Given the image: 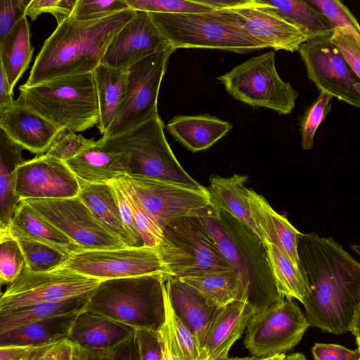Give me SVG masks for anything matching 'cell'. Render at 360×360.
I'll return each mask as SVG.
<instances>
[{
	"mask_svg": "<svg viewBox=\"0 0 360 360\" xmlns=\"http://www.w3.org/2000/svg\"><path fill=\"white\" fill-rule=\"evenodd\" d=\"M218 79L235 99L281 115L291 112L299 96L290 82L279 76L273 51L242 63Z\"/></svg>",
	"mask_w": 360,
	"mask_h": 360,
	"instance_id": "9",
	"label": "cell"
},
{
	"mask_svg": "<svg viewBox=\"0 0 360 360\" xmlns=\"http://www.w3.org/2000/svg\"><path fill=\"white\" fill-rule=\"evenodd\" d=\"M285 360H307L306 356L302 353H293L286 356Z\"/></svg>",
	"mask_w": 360,
	"mask_h": 360,
	"instance_id": "61",
	"label": "cell"
},
{
	"mask_svg": "<svg viewBox=\"0 0 360 360\" xmlns=\"http://www.w3.org/2000/svg\"><path fill=\"white\" fill-rule=\"evenodd\" d=\"M248 357H226L219 360H248Z\"/></svg>",
	"mask_w": 360,
	"mask_h": 360,
	"instance_id": "63",
	"label": "cell"
},
{
	"mask_svg": "<svg viewBox=\"0 0 360 360\" xmlns=\"http://www.w3.org/2000/svg\"><path fill=\"white\" fill-rule=\"evenodd\" d=\"M172 47L150 14L136 11L132 19L109 44L102 64L128 70L133 65L153 53Z\"/></svg>",
	"mask_w": 360,
	"mask_h": 360,
	"instance_id": "18",
	"label": "cell"
},
{
	"mask_svg": "<svg viewBox=\"0 0 360 360\" xmlns=\"http://www.w3.org/2000/svg\"><path fill=\"white\" fill-rule=\"evenodd\" d=\"M134 11L158 13H196L213 10L196 0H126Z\"/></svg>",
	"mask_w": 360,
	"mask_h": 360,
	"instance_id": "45",
	"label": "cell"
},
{
	"mask_svg": "<svg viewBox=\"0 0 360 360\" xmlns=\"http://www.w3.org/2000/svg\"><path fill=\"white\" fill-rule=\"evenodd\" d=\"M259 1L300 28L309 40L331 36L335 30L309 0Z\"/></svg>",
	"mask_w": 360,
	"mask_h": 360,
	"instance_id": "32",
	"label": "cell"
},
{
	"mask_svg": "<svg viewBox=\"0 0 360 360\" xmlns=\"http://www.w3.org/2000/svg\"><path fill=\"white\" fill-rule=\"evenodd\" d=\"M126 178L136 226L142 238L143 246L158 248L162 242L163 231L143 207L127 175Z\"/></svg>",
	"mask_w": 360,
	"mask_h": 360,
	"instance_id": "43",
	"label": "cell"
},
{
	"mask_svg": "<svg viewBox=\"0 0 360 360\" xmlns=\"http://www.w3.org/2000/svg\"><path fill=\"white\" fill-rule=\"evenodd\" d=\"M164 274L101 281L86 309L136 330L159 333L165 321Z\"/></svg>",
	"mask_w": 360,
	"mask_h": 360,
	"instance_id": "4",
	"label": "cell"
},
{
	"mask_svg": "<svg viewBox=\"0 0 360 360\" xmlns=\"http://www.w3.org/2000/svg\"><path fill=\"white\" fill-rule=\"evenodd\" d=\"M166 128L178 141L193 152L211 147L233 129L226 121L210 115H176Z\"/></svg>",
	"mask_w": 360,
	"mask_h": 360,
	"instance_id": "26",
	"label": "cell"
},
{
	"mask_svg": "<svg viewBox=\"0 0 360 360\" xmlns=\"http://www.w3.org/2000/svg\"><path fill=\"white\" fill-rule=\"evenodd\" d=\"M264 244L278 292L284 297L297 299L302 304L310 291L300 269L278 247L269 242Z\"/></svg>",
	"mask_w": 360,
	"mask_h": 360,
	"instance_id": "38",
	"label": "cell"
},
{
	"mask_svg": "<svg viewBox=\"0 0 360 360\" xmlns=\"http://www.w3.org/2000/svg\"><path fill=\"white\" fill-rule=\"evenodd\" d=\"M157 249L170 277L235 270L198 217H182L169 223Z\"/></svg>",
	"mask_w": 360,
	"mask_h": 360,
	"instance_id": "8",
	"label": "cell"
},
{
	"mask_svg": "<svg viewBox=\"0 0 360 360\" xmlns=\"http://www.w3.org/2000/svg\"><path fill=\"white\" fill-rule=\"evenodd\" d=\"M315 360H360V349L352 350L343 346L315 343L311 348Z\"/></svg>",
	"mask_w": 360,
	"mask_h": 360,
	"instance_id": "52",
	"label": "cell"
},
{
	"mask_svg": "<svg viewBox=\"0 0 360 360\" xmlns=\"http://www.w3.org/2000/svg\"><path fill=\"white\" fill-rule=\"evenodd\" d=\"M90 295L60 302L38 303L0 314V334L41 320L77 314L86 308Z\"/></svg>",
	"mask_w": 360,
	"mask_h": 360,
	"instance_id": "35",
	"label": "cell"
},
{
	"mask_svg": "<svg viewBox=\"0 0 360 360\" xmlns=\"http://www.w3.org/2000/svg\"><path fill=\"white\" fill-rule=\"evenodd\" d=\"M110 184L116 195L122 222L134 247L143 246L142 238L136 226L126 176L115 179Z\"/></svg>",
	"mask_w": 360,
	"mask_h": 360,
	"instance_id": "47",
	"label": "cell"
},
{
	"mask_svg": "<svg viewBox=\"0 0 360 360\" xmlns=\"http://www.w3.org/2000/svg\"><path fill=\"white\" fill-rule=\"evenodd\" d=\"M77 0H31L26 10V17L35 20L41 13L52 14L59 25L69 18L76 6Z\"/></svg>",
	"mask_w": 360,
	"mask_h": 360,
	"instance_id": "48",
	"label": "cell"
},
{
	"mask_svg": "<svg viewBox=\"0 0 360 360\" xmlns=\"http://www.w3.org/2000/svg\"><path fill=\"white\" fill-rule=\"evenodd\" d=\"M8 231L18 242L25 256L26 267L31 271L53 270L62 266L70 257L56 247L32 238L15 227L10 226Z\"/></svg>",
	"mask_w": 360,
	"mask_h": 360,
	"instance_id": "39",
	"label": "cell"
},
{
	"mask_svg": "<svg viewBox=\"0 0 360 360\" xmlns=\"http://www.w3.org/2000/svg\"><path fill=\"white\" fill-rule=\"evenodd\" d=\"M356 341L358 348L360 349V337L356 338Z\"/></svg>",
	"mask_w": 360,
	"mask_h": 360,
	"instance_id": "64",
	"label": "cell"
},
{
	"mask_svg": "<svg viewBox=\"0 0 360 360\" xmlns=\"http://www.w3.org/2000/svg\"><path fill=\"white\" fill-rule=\"evenodd\" d=\"M101 281L64 267L37 272L27 267L1 295L0 314L42 302L91 294Z\"/></svg>",
	"mask_w": 360,
	"mask_h": 360,
	"instance_id": "10",
	"label": "cell"
},
{
	"mask_svg": "<svg viewBox=\"0 0 360 360\" xmlns=\"http://www.w3.org/2000/svg\"><path fill=\"white\" fill-rule=\"evenodd\" d=\"M164 122L156 114L152 118L126 132L102 136L97 143L103 148L123 153L129 158V176L176 183L201 188L182 167L167 141Z\"/></svg>",
	"mask_w": 360,
	"mask_h": 360,
	"instance_id": "7",
	"label": "cell"
},
{
	"mask_svg": "<svg viewBox=\"0 0 360 360\" xmlns=\"http://www.w3.org/2000/svg\"><path fill=\"white\" fill-rule=\"evenodd\" d=\"M356 338L360 337V302L358 305L352 324L349 330Z\"/></svg>",
	"mask_w": 360,
	"mask_h": 360,
	"instance_id": "59",
	"label": "cell"
},
{
	"mask_svg": "<svg viewBox=\"0 0 360 360\" xmlns=\"http://www.w3.org/2000/svg\"><path fill=\"white\" fill-rule=\"evenodd\" d=\"M129 8L126 0H77L70 17L81 21L94 20Z\"/></svg>",
	"mask_w": 360,
	"mask_h": 360,
	"instance_id": "46",
	"label": "cell"
},
{
	"mask_svg": "<svg viewBox=\"0 0 360 360\" xmlns=\"http://www.w3.org/2000/svg\"><path fill=\"white\" fill-rule=\"evenodd\" d=\"M172 47L153 53L128 70L126 96L116 118L103 136L120 134L158 114V98Z\"/></svg>",
	"mask_w": 360,
	"mask_h": 360,
	"instance_id": "11",
	"label": "cell"
},
{
	"mask_svg": "<svg viewBox=\"0 0 360 360\" xmlns=\"http://www.w3.org/2000/svg\"><path fill=\"white\" fill-rule=\"evenodd\" d=\"M247 179V176L237 174L229 177L211 176L207 188L211 202L245 224L264 243L251 213L245 186Z\"/></svg>",
	"mask_w": 360,
	"mask_h": 360,
	"instance_id": "28",
	"label": "cell"
},
{
	"mask_svg": "<svg viewBox=\"0 0 360 360\" xmlns=\"http://www.w3.org/2000/svg\"><path fill=\"white\" fill-rule=\"evenodd\" d=\"M213 10H230L243 4L245 1L233 0H196Z\"/></svg>",
	"mask_w": 360,
	"mask_h": 360,
	"instance_id": "58",
	"label": "cell"
},
{
	"mask_svg": "<svg viewBox=\"0 0 360 360\" xmlns=\"http://www.w3.org/2000/svg\"><path fill=\"white\" fill-rule=\"evenodd\" d=\"M333 96L320 92L319 96L306 109L300 120L301 145L304 150H311L314 146V136L318 127L331 110Z\"/></svg>",
	"mask_w": 360,
	"mask_h": 360,
	"instance_id": "41",
	"label": "cell"
},
{
	"mask_svg": "<svg viewBox=\"0 0 360 360\" xmlns=\"http://www.w3.org/2000/svg\"><path fill=\"white\" fill-rule=\"evenodd\" d=\"M96 141L76 134L68 128L59 129L46 155L66 162L85 149L94 145Z\"/></svg>",
	"mask_w": 360,
	"mask_h": 360,
	"instance_id": "44",
	"label": "cell"
},
{
	"mask_svg": "<svg viewBox=\"0 0 360 360\" xmlns=\"http://www.w3.org/2000/svg\"><path fill=\"white\" fill-rule=\"evenodd\" d=\"M330 37L311 39L297 51L307 75L320 92L360 108V79L350 68Z\"/></svg>",
	"mask_w": 360,
	"mask_h": 360,
	"instance_id": "15",
	"label": "cell"
},
{
	"mask_svg": "<svg viewBox=\"0 0 360 360\" xmlns=\"http://www.w3.org/2000/svg\"><path fill=\"white\" fill-rule=\"evenodd\" d=\"M165 321L159 335L174 360H207L195 336L174 313L165 290Z\"/></svg>",
	"mask_w": 360,
	"mask_h": 360,
	"instance_id": "37",
	"label": "cell"
},
{
	"mask_svg": "<svg viewBox=\"0 0 360 360\" xmlns=\"http://www.w3.org/2000/svg\"><path fill=\"white\" fill-rule=\"evenodd\" d=\"M72 346V360H112L110 352L87 350L74 344Z\"/></svg>",
	"mask_w": 360,
	"mask_h": 360,
	"instance_id": "57",
	"label": "cell"
},
{
	"mask_svg": "<svg viewBox=\"0 0 360 360\" xmlns=\"http://www.w3.org/2000/svg\"><path fill=\"white\" fill-rule=\"evenodd\" d=\"M99 108L97 124L103 135L119 113L126 96L128 70L99 64L93 72Z\"/></svg>",
	"mask_w": 360,
	"mask_h": 360,
	"instance_id": "30",
	"label": "cell"
},
{
	"mask_svg": "<svg viewBox=\"0 0 360 360\" xmlns=\"http://www.w3.org/2000/svg\"><path fill=\"white\" fill-rule=\"evenodd\" d=\"M31 0L0 1V42L12 28L26 16V10Z\"/></svg>",
	"mask_w": 360,
	"mask_h": 360,
	"instance_id": "49",
	"label": "cell"
},
{
	"mask_svg": "<svg viewBox=\"0 0 360 360\" xmlns=\"http://www.w3.org/2000/svg\"><path fill=\"white\" fill-rule=\"evenodd\" d=\"M11 226L35 240L51 245L68 255L82 250L25 200H21Z\"/></svg>",
	"mask_w": 360,
	"mask_h": 360,
	"instance_id": "36",
	"label": "cell"
},
{
	"mask_svg": "<svg viewBox=\"0 0 360 360\" xmlns=\"http://www.w3.org/2000/svg\"><path fill=\"white\" fill-rule=\"evenodd\" d=\"M15 105L42 116L58 129L84 131L99 122V108L93 72L70 75L34 85L19 86Z\"/></svg>",
	"mask_w": 360,
	"mask_h": 360,
	"instance_id": "5",
	"label": "cell"
},
{
	"mask_svg": "<svg viewBox=\"0 0 360 360\" xmlns=\"http://www.w3.org/2000/svg\"><path fill=\"white\" fill-rule=\"evenodd\" d=\"M135 13L129 8L98 20L66 19L44 41L25 85L93 72L112 40Z\"/></svg>",
	"mask_w": 360,
	"mask_h": 360,
	"instance_id": "2",
	"label": "cell"
},
{
	"mask_svg": "<svg viewBox=\"0 0 360 360\" xmlns=\"http://www.w3.org/2000/svg\"><path fill=\"white\" fill-rule=\"evenodd\" d=\"M135 331L130 326L86 308L75 316L67 340L87 350L109 352Z\"/></svg>",
	"mask_w": 360,
	"mask_h": 360,
	"instance_id": "20",
	"label": "cell"
},
{
	"mask_svg": "<svg viewBox=\"0 0 360 360\" xmlns=\"http://www.w3.org/2000/svg\"><path fill=\"white\" fill-rule=\"evenodd\" d=\"M34 48L30 44V34L27 17L22 18L0 42V68L7 78L11 89L28 68Z\"/></svg>",
	"mask_w": 360,
	"mask_h": 360,
	"instance_id": "33",
	"label": "cell"
},
{
	"mask_svg": "<svg viewBox=\"0 0 360 360\" xmlns=\"http://www.w3.org/2000/svg\"><path fill=\"white\" fill-rule=\"evenodd\" d=\"M297 252L310 291L302 303L309 326L335 335L349 331L360 302V262L315 232L299 234Z\"/></svg>",
	"mask_w": 360,
	"mask_h": 360,
	"instance_id": "1",
	"label": "cell"
},
{
	"mask_svg": "<svg viewBox=\"0 0 360 360\" xmlns=\"http://www.w3.org/2000/svg\"><path fill=\"white\" fill-rule=\"evenodd\" d=\"M335 28H341L352 37L360 47V25L349 9L338 0H309Z\"/></svg>",
	"mask_w": 360,
	"mask_h": 360,
	"instance_id": "42",
	"label": "cell"
},
{
	"mask_svg": "<svg viewBox=\"0 0 360 360\" xmlns=\"http://www.w3.org/2000/svg\"><path fill=\"white\" fill-rule=\"evenodd\" d=\"M246 193L251 213L264 243L278 247L300 268L297 242L300 232L285 217L277 213L262 195L252 189L247 188Z\"/></svg>",
	"mask_w": 360,
	"mask_h": 360,
	"instance_id": "25",
	"label": "cell"
},
{
	"mask_svg": "<svg viewBox=\"0 0 360 360\" xmlns=\"http://www.w3.org/2000/svg\"><path fill=\"white\" fill-rule=\"evenodd\" d=\"M230 11L248 33L265 48L294 52L309 40L300 28L259 0H245Z\"/></svg>",
	"mask_w": 360,
	"mask_h": 360,
	"instance_id": "19",
	"label": "cell"
},
{
	"mask_svg": "<svg viewBox=\"0 0 360 360\" xmlns=\"http://www.w3.org/2000/svg\"><path fill=\"white\" fill-rule=\"evenodd\" d=\"M112 360H141L137 330L126 341L110 352Z\"/></svg>",
	"mask_w": 360,
	"mask_h": 360,
	"instance_id": "54",
	"label": "cell"
},
{
	"mask_svg": "<svg viewBox=\"0 0 360 360\" xmlns=\"http://www.w3.org/2000/svg\"><path fill=\"white\" fill-rule=\"evenodd\" d=\"M309 326L299 306L292 298L285 297L252 316L244 345L255 357L285 354L298 345Z\"/></svg>",
	"mask_w": 360,
	"mask_h": 360,
	"instance_id": "12",
	"label": "cell"
},
{
	"mask_svg": "<svg viewBox=\"0 0 360 360\" xmlns=\"http://www.w3.org/2000/svg\"><path fill=\"white\" fill-rule=\"evenodd\" d=\"M101 281L164 274L170 277L157 248L81 250L70 255L61 266Z\"/></svg>",
	"mask_w": 360,
	"mask_h": 360,
	"instance_id": "13",
	"label": "cell"
},
{
	"mask_svg": "<svg viewBox=\"0 0 360 360\" xmlns=\"http://www.w3.org/2000/svg\"><path fill=\"white\" fill-rule=\"evenodd\" d=\"M77 314L59 316L41 320L0 334V346L38 347L67 340Z\"/></svg>",
	"mask_w": 360,
	"mask_h": 360,
	"instance_id": "34",
	"label": "cell"
},
{
	"mask_svg": "<svg viewBox=\"0 0 360 360\" xmlns=\"http://www.w3.org/2000/svg\"><path fill=\"white\" fill-rule=\"evenodd\" d=\"M198 217L240 275L248 302L257 312L284 300L277 290L266 245L255 232L212 202Z\"/></svg>",
	"mask_w": 360,
	"mask_h": 360,
	"instance_id": "3",
	"label": "cell"
},
{
	"mask_svg": "<svg viewBox=\"0 0 360 360\" xmlns=\"http://www.w3.org/2000/svg\"><path fill=\"white\" fill-rule=\"evenodd\" d=\"M141 360H164L162 344L159 333L137 330Z\"/></svg>",
	"mask_w": 360,
	"mask_h": 360,
	"instance_id": "53",
	"label": "cell"
},
{
	"mask_svg": "<svg viewBox=\"0 0 360 360\" xmlns=\"http://www.w3.org/2000/svg\"><path fill=\"white\" fill-rule=\"evenodd\" d=\"M165 287L174 313L202 347L210 326L219 308L179 278H168Z\"/></svg>",
	"mask_w": 360,
	"mask_h": 360,
	"instance_id": "23",
	"label": "cell"
},
{
	"mask_svg": "<svg viewBox=\"0 0 360 360\" xmlns=\"http://www.w3.org/2000/svg\"><path fill=\"white\" fill-rule=\"evenodd\" d=\"M11 89L4 70L0 68V114L11 109L15 105Z\"/></svg>",
	"mask_w": 360,
	"mask_h": 360,
	"instance_id": "56",
	"label": "cell"
},
{
	"mask_svg": "<svg viewBox=\"0 0 360 360\" xmlns=\"http://www.w3.org/2000/svg\"><path fill=\"white\" fill-rule=\"evenodd\" d=\"M0 129L25 150L37 155L49 150L59 129L39 114L16 105L0 114Z\"/></svg>",
	"mask_w": 360,
	"mask_h": 360,
	"instance_id": "22",
	"label": "cell"
},
{
	"mask_svg": "<svg viewBox=\"0 0 360 360\" xmlns=\"http://www.w3.org/2000/svg\"><path fill=\"white\" fill-rule=\"evenodd\" d=\"M25 148L0 129V232L8 231L20 202L15 193V172L26 160Z\"/></svg>",
	"mask_w": 360,
	"mask_h": 360,
	"instance_id": "27",
	"label": "cell"
},
{
	"mask_svg": "<svg viewBox=\"0 0 360 360\" xmlns=\"http://www.w3.org/2000/svg\"><path fill=\"white\" fill-rule=\"evenodd\" d=\"M79 181L80 191L78 197L89 207L96 219L127 247H134L122 222L112 184Z\"/></svg>",
	"mask_w": 360,
	"mask_h": 360,
	"instance_id": "29",
	"label": "cell"
},
{
	"mask_svg": "<svg viewBox=\"0 0 360 360\" xmlns=\"http://www.w3.org/2000/svg\"><path fill=\"white\" fill-rule=\"evenodd\" d=\"M24 200L82 250L127 247L96 219L78 196L63 199Z\"/></svg>",
	"mask_w": 360,
	"mask_h": 360,
	"instance_id": "14",
	"label": "cell"
},
{
	"mask_svg": "<svg viewBox=\"0 0 360 360\" xmlns=\"http://www.w3.org/2000/svg\"><path fill=\"white\" fill-rule=\"evenodd\" d=\"M257 313L248 302L236 301L218 309L202 345L207 360L228 357L232 345L244 333Z\"/></svg>",
	"mask_w": 360,
	"mask_h": 360,
	"instance_id": "21",
	"label": "cell"
},
{
	"mask_svg": "<svg viewBox=\"0 0 360 360\" xmlns=\"http://www.w3.org/2000/svg\"><path fill=\"white\" fill-rule=\"evenodd\" d=\"M162 350H163V356L164 360H174L173 356L171 353L169 352L167 348L162 344Z\"/></svg>",
	"mask_w": 360,
	"mask_h": 360,
	"instance_id": "62",
	"label": "cell"
},
{
	"mask_svg": "<svg viewBox=\"0 0 360 360\" xmlns=\"http://www.w3.org/2000/svg\"><path fill=\"white\" fill-rule=\"evenodd\" d=\"M15 191L20 200L70 198L78 196L80 184L65 162L45 154L17 168Z\"/></svg>",
	"mask_w": 360,
	"mask_h": 360,
	"instance_id": "17",
	"label": "cell"
},
{
	"mask_svg": "<svg viewBox=\"0 0 360 360\" xmlns=\"http://www.w3.org/2000/svg\"><path fill=\"white\" fill-rule=\"evenodd\" d=\"M65 162L79 181L88 184H109L130 174L129 156L109 151L97 141Z\"/></svg>",
	"mask_w": 360,
	"mask_h": 360,
	"instance_id": "24",
	"label": "cell"
},
{
	"mask_svg": "<svg viewBox=\"0 0 360 360\" xmlns=\"http://www.w3.org/2000/svg\"><path fill=\"white\" fill-rule=\"evenodd\" d=\"M37 347L30 345L0 346V360H22Z\"/></svg>",
	"mask_w": 360,
	"mask_h": 360,
	"instance_id": "55",
	"label": "cell"
},
{
	"mask_svg": "<svg viewBox=\"0 0 360 360\" xmlns=\"http://www.w3.org/2000/svg\"><path fill=\"white\" fill-rule=\"evenodd\" d=\"M220 308L236 301L248 302L241 278L236 270L210 271L179 278Z\"/></svg>",
	"mask_w": 360,
	"mask_h": 360,
	"instance_id": "31",
	"label": "cell"
},
{
	"mask_svg": "<svg viewBox=\"0 0 360 360\" xmlns=\"http://www.w3.org/2000/svg\"><path fill=\"white\" fill-rule=\"evenodd\" d=\"M127 177L145 209L162 230L172 221L199 217L211 204L207 188L188 186L143 176Z\"/></svg>",
	"mask_w": 360,
	"mask_h": 360,
	"instance_id": "16",
	"label": "cell"
},
{
	"mask_svg": "<svg viewBox=\"0 0 360 360\" xmlns=\"http://www.w3.org/2000/svg\"><path fill=\"white\" fill-rule=\"evenodd\" d=\"M286 356L285 354H278L269 357H248V360H285Z\"/></svg>",
	"mask_w": 360,
	"mask_h": 360,
	"instance_id": "60",
	"label": "cell"
},
{
	"mask_svg": "<svg viewBox=\"0 0 360 360\" xmlns=\"http://www.w3.org/2000/svg\"><path fill=\"white\" fill-rule=\"evenodd\" d=\"M72 349L71 342L65 340L39 346L22 360H72Z\"/></svg>",
	"mask_w": 360,
	"mask_h": 360,
	"instance_id": "51",
	"label": "cell"
},
{
	"mask_svg": "<svg viewBox=\"0 0 360 360\" xmlns=\"http://www.w3.org/2000/svg\"><path fill=\"white\" fill-rule=\"evenodd\" d=\"M330 39L360 79V47L357 43L341 28H335Z\"/></svg>",
	"mask_w": 360,
	"mask_h": 360,
	"instance_id": "50",
	"label": "cell"
},
{
	"mask_svg": "<svg viewBox=\"0 0 360 360\" xmlns=\"http://www.w3.org/2000/svg\"><path fill=\"white\" fill-rule=\"evenodd\" d=\"M171 46L219 49L238 53L266 49L230 10L196 13H149Z\"/></svg>",
	"mask_w": 360,
	"mask_h": 360,
	"instance_id": "6",
	"label": "cell"
},
{
	"mask_svg": "<svg viewBox=\"0 0 360 360\" xmlns=\"http://www.w3.org/2000/svg\"><path fill=\"white\" fill-rule=\"evenodd\" d=\"M26 266L23 252L17 240L8 231L0 232L1 284H11Z\"/></svg>",
	"mask_w": 360,
	"mask_h": 360,
	"instance_id": "40",
	"label": "cell"
}]
</instances>
